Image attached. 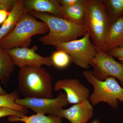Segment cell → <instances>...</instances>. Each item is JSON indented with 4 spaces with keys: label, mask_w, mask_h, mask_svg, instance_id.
I'll return each mask as SVG.
<instances>
[{
    "label": "cell",
    "mask_w": 123,
    "mask_h": 123,
    "mask_svg": "<svg viewBox=\"0 0 123 123\" xmlns=\"http://www.w3.org/2000/svg\"><path fill=\"white\" fill-rule=\"evenodd\" d=\"M30 14L48 27V34L39 39L43 45L55 47L62 43L77 39L88 32L86 26L75 24L63 18L46 13L33 12Z\"/></svg>",
    "instance_id": "obj_1"
},
{
    "label": "cell",
    "mask_w": 123,
    "mask_h": 123,
    "mask_svg": "<svg viewBox=\"0 0 123 123\" xmlns=\"http://www.w3.org/2000/svg\"><path fill=\"white\" fill-rule=\"evenodd\" d=\"M18 79V93L24 98H53L51 75L42 66L21 68Z\"/></svg>",
    "instance_id": "obj_2"
},
{
    "label": "cell",
    "mask_w": 123,
    "mask_h": 123,
    "mask_svg": "<svg viewBox=\"0 0 123 123\" xmlns=\"http://www.w3.org/2000/svg\"><path fill=\"white\" fill-rule=\"evenodd\" d=\"M48 31L44 22L24 13L12 30L0 41V46L6 50L17 47L29 48L33 36Z\"/></svg>",
    "instance_id": "obj_3"
},
{
    "label": "cell",
    "mask_w": 123,
    "mask_h": 123,
    "mask_svg": "<svg viewBox=\"0 0 123 123\" xmlns=\"http://www.w3.org/2000/svg\"><path fill=\"white\" fill-rule=\"evenodd\" d=\"M85 25L97 49L103 50L106 36L111 24L101 0H84Z\"/></svg>",
    "instance_id": "obj_4"
},
{
    "label": "cell",
    "mask_w": 123,
    "mask_h": 123,
    "mask_svg": "<svg viewBox=\"0 0 123 123\" xmlns=\"http://www.w3.org/2000/svg\"><path fill=\"white\" fill-rule=\"evenodd\" d=\"M82 74L87 82L93 87V91L89 99L92 105L105 102L112 108L118 107L119 99L123 97V88L115 78L110 77L105 80H99L94 76L92 71L88 70L84 71Z\"/></svg>",
    "instance_id": "obj_5"
},
{
    "label": "cell",
    "mask_w": 123,
    "mask_h": 123,
    "mask_svg": "<svg viewBox=\"0 0 123 123\" xmlns=\"http://www.w3.org/2000/svg\"><path fill=\"white\" fill-rule=\"evenodd\" d=\"M89 33H87L79 39L62 43L55 46L56 50L68 53L72 62L77 66L87 69L96 54V49L91 40Z\"/></svg>",
    "instance_id": "obj_6"
},
{
    "label": "cell",
    "mask_w": 123,
    "mask_h": 123,
    "mask_svg": "<svg viewBox=\"0 0 123 123\" xmlns=\"http://www.w3.org/2000/svg\"><path fill=\"white\" fill-rule=\"evenodd\" d=\"M94 76L101 81L110 77L117 78L123 86V64L107 53L96 49V54L90 62Z\"/></svg>",
    "instance_id": "obj_7"
},
{
    "label": "cell",
    "mask_w": 123,
    "mask_h": 123,
    "mask_svg": "<svg viewBox=\"0 0 123 123\" xmlns=\"http://www.w3.org/2000/svg\"><path fill=\"white\" fill-rule=\"evenodd\" d=\"M15 103L31 109L36 114H49L55 116L59 110L69 104L66 94L62 91L55 98H19L16 100Z\"/></svg>",
    "instance_id": "obj_8"
},
{
    "label": "cell",
    "mask_w": 123,
    "mask_h": 123,
    "mask_svg": "<svg viewBox=\"0 0 123 123\" xmlns=\"http://www.w3.org/2000/svg\"><path fill=\"white\" fill-rule=\"evenodd\" d=\"M37 49L35 46L31 48L17 47L6 50L15 65L20 68L26 66H52L50 57L39 55L36 53Z\"/></svg>",
    "instance_id": "obj_9"
},
{
    "label": "cell",
    "mask_w": 123,
    "mask_h": 123,
    "mask_svg": "<svg viewBox=\"0 0 123 123\" xmlns=\"http://www.w3.org/2000/svg\"><path fill=\"white\" fill-rule=\"evenodd\" d=\"M54 90L65 92L68 103L76 104L89 99L90 91L77 79H64L56 82Z\"/></svg>",
    "instance_id": "obj_10"
},
{
    "label": "cell",
    "mask_w": 123,
    "mask_h": 123,
    "mask_svg": "<svg viewBox=\"0 0 123 123\" xmlns=\"http://www.w3.org/2000/svg\"><path fill=\"white\" fill-rule=\"evenodd\" d=\"M94 112L93 106L87 99L68 109L59 110L56 116L66 118L71 123H87L93 117Z\"/></svg>",
    "instance_id": "obj_11"
},
{
    "label": "cell",
    "mask_w": 123,
    "mask_h": 123,
    "mask_svg": "<svg viewBox=\"0 0 123 123\" xmlns=\"http://www.w3.org/2000/svg\"><path fill=\"white\" fill-rule=\"evenodd\" d=\"M25 13H46L64 18L58 0H23Z\"/></svg>",
    "instance_id": "obj_12"
},
{
    "label": "cell",
    "mask_w": 123,
    "mask_h": 123,
    "mask_svg": "<svg viewBox=\"0 0 123 123\" xmlns=\"http://www.w3.org/2000/svg\"><path fill=\"white\" fill-rule=\"evenodd\" d=\"M123 47V16L111 24L106 36L102 50L108 52L113 49Z\"/></svg>",
    "instance_id": "obj_13"
},
{
    "label": "cell",
    "mask_w": 123,
    "mask_h": 123,
    "mask_svg": "<svg viewBox=\"0 0 123 123\" xmlns=\"http://www.w3.org/2000/svg\"><path fill=\"white\" fill-rule=\"evenodd\" d=\"M24 13L23 0H18L0 28V41L12 30Z\"/></svg>",
    "instance_id": "obj_14"
},
{
    "label": "cell",
    "mask_w": 123,
    "mask_h": 123,
    "mask_svg": "<svg viewBox=\"0 0 123 123\" xmlns=\"http://www.w3.org/2000/svg\"><path fill=\"white\" fill-rule=\"evenodd\" d=\"M15 66L6 50L0 46V81L4 85H7L8 83Z\"/></svg>",
    "instance_id": "obj_15"
},
{
    "label": "cell",
    "mask_w": 123,
    "mask_h": 123,
    "mask_svg": "<svg viewBox=\"0 0 123 123\" xmlns=\"http://www.w3.org/2000/svg\"><path fill=\"white\" fill-rule=\"evenodd\" d=\"M83 0L72 6L64 7L60 6L64 18L75 24L85 25V8Z\"/></svg>",
    "instance_id": "obj_16"
},
{
    "label": "cell",
    "mask_w": 123,
    "mask_h": 123,
    "mask_svg": "<svg viewBox=\"0 0 123 123\" xmlns=\"http://www.w3.org/2000/svg\"><path fill=\"white\" fill-rule=\"evenodd\" d=\"M8 120L10 122H23L24 123H63L62 118L57 116L38 114L26 116V115L22 116H9Z\"/></svg>",
    "instance_id": "obj_17"
},
{
    "label": "cell",
    "mask_w": 123,
    "mask_h": 123,
    "mask_svg": "<svg viewBox=\"0 0 123 123\" xmlns=\"http://www.w3.org/2000/svg\"><path fill=\"white\" fill-rule=\"evenodd\" d=\"M20 98L18 92L15 90L9 94L0 95V107L12 108L26 114L29 111L27 108L16 103L17 99Z\"/></svg>",
    "instance_id": "obj_18"
},
{
    "label": "cell",
    "mask_w": 123,
    "mask_h": 123,
    "mask_svg": "<svg viewBox=\"0 0 123 123\" xmlns=\"http://www.w3.org/2000/svg\"><path fill=\"white\" fill-rule=\"evenodd\" d=\"M112 24L123 14V0H102Z\"/></svg>",
    "instance_id": "obj_19"
},
{
    "label": "cell",
    "mask_w": 123,
    "mask_h": 123,
    "mask_svg": "<svg viewBox=\"0 0 123 123\" xmlns=\"http://www.w3.org/2000/svg\"><path fill=\"white\" fill-rule=\"evenodd\" d=\"M50 58L53 65L58 68H65L72 62L70 56L61 50H57L54 52Z\"/></svg>",
    "instance_id": "obj_20"
},
{
    "label": "cell",
    "mask_w": 123,
    "mask_h": 123,
    "mask_svg": "<svg viewBox=\"0 0 123 123\" xmlns=\"http://www.w3.org/2000/svg\"><path fill=\"white\" fill-rule=\"evenodd\" d=\"M25 115L23 112L10 108L0 107V118L6 116L21 117Z\"/></svg>",
    "instance_id": "obj_21"
},
{
    "label": "cell",
    "mask_w": 123,
    "mask_h": 123,
    "mask_svg": "<svg viewBox=\"0 0 123 123\" xmlns=\"http://www.w3.org/2000/svg\"><path fill=\"white\" fill-rule=\"evenodd\" d=\"M18 0H0V10L10 12Z\"/></svg>",
    "instance_id": "obj_22"
},
{
    "label": "cell",
    "mask_w": 123,
    "mask_h": 123,
    "mask_svg": "<svg viewBox=\"0 0 123 123\" xmlns=\"http://www.w3.org/2000/svg\"><path fill=\"white\" fill-rule=\"evenodd\" d=\"M106 53L112 57L118 59L123 64V47L113 49Z\"/></svg>",
    "instance_id": "obj_23"
},
{
    "label": "cell",
    "mask_w": 123,
    "mask_h": 123,
    "mask_svg": "<svg viewBox=\"0 0 123 123\" xmlns=\"http://www.w3.org/2000/svg\"><path fill=\"white\" fill-rule=\"evenodd\" d=\"M82 0H58V2L61 6L68 7L78 4Z\"/></svg>",
    "instance_id": "obj_24"
},
{
    "label": "cell",
    "mask_w": 123,
    "mask_h": 123,
    "mask_svg": "<svg viewBox=\"0 0 123 123\" xmlns=\"http://www.w3.org/2000/svg\"><path fill=\"white\" fill-rule=\"evenodd\" d=\"M10 12L5 10H0V25L2 24L8 17Z\"/></svg>",
    "instance_id": "obj_25"
},
{
    "label": "cell",
    "mask_w": 123,
    "mask_h": 123,
    "mask_svg": "<svg viewBox=\"0 0 123 123\" xmlns=\"http://www.w3.org/2000/svg\"><path fill=\"white\" fill-rule=\"evenodd\" d=\"M7 94V92L3 89L0 84V95Z\"/></svg>",
    "instance_id": "obj_26"
},
{
    "label": "cell",
    "mask_w": 123,
    "mask_h": 123,
    "mask_svg": "<svg viewBox=\"0 0 123 123\" xmlns=\"http://www.w3.org/2000/svg\"><path fill=\"white\" fill-rule=\"evenodd\" d=\"M91 123H100V122L98 119H96L93 120Z\"/></svg>",
    "instance_id": "obj_27"
},
{
    "label": "cell",
    "mask_w": 123,
    "mask_h": 123,
    "mask_svg": "<svg viewBox=\"0 0 123 123\" xmlns=\"http://www.w3.org/2000/svg\"><path fill=\"white\" fill-rule=\"evenodd\" d=\"M119 101L120 102H123V97H121L120 98H119Z\"/></svg>",
    "instance_id": "obj_28"
}]
</instances>
